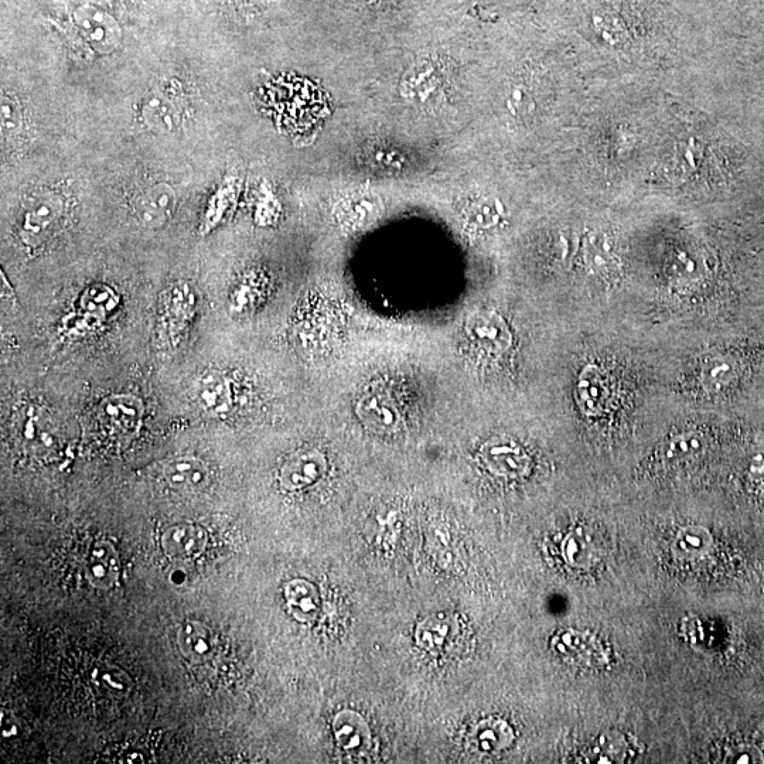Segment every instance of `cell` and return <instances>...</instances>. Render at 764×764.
<instances>
[{
    "label": "cell",
    "instance_id": "9",
    "mask_svg": "<svg viewBox=\"0 0 764 764\" xmlns=\"http://www.w3.org/2000/svg\"><path fill=\"white\" fill-rule=\"evenodd\" d=\"M482 457L491 472L506 477L527 473L530 459L520 446L510 442H491L484 446Z\"/></svg>",
    "mask_w": 764,
    "mask_h": 764
},
{
    "label": "cell",
    "instance_id": "15",
    "mask_svg": "<svg viewBox=\"0 0 764 764\" xmlns=\"http://www.w3.org/2000/svg\"><path fill=\"white\" fill-rule=\"evenodd\" d=\"M562 554L569 565L586 568L599 559L598 542L593 540L588 531L576 528L562 542Z\"/></svg>",
    "mask_w": 764,
    "mask_h": 764
},
{
    "label": "cell",
    "instance_id": "22",
    "mask_svg": "<svg viewBox=\"0 0 764 764\" xmlns=\"http://www.w3.org/2000/svg\"><path fill=\"white\" fill-rule=\"evenodd\" d=\"M143 115L148 118L150 124L158 128H172L177 119L175 107L162 95H153L149 98L143 108Z\"/></svg>",
    "mask_w": 764,
    "mask_h": 764
},
{
    "label": "cell",
    "instance_id": "11",
    "mask_svg": "<svg viewBox=\"0 0 764 764\" xmlns=\"http://www.w3.org/2000/svg\"><path fill=\"white\" fill-rule=\"evenodd\" d=\"M289 612L300 623L315 622L320 612V593L312 582L298 578L285 588Z\"/></svg>",
    "mask_w": 764,
    "mask_h": 764
},
{
    "label": "cell",
    "instance_id": "19",
    "mask_svg": "<svg viewBox=\"0 0 764 764\" xmlns=\"http://www.w3.org/2000/svg\"><path fill=\"white\" fill-rule=\"evenodd\" d=\"M380 211V201L371 194L357 193L347 197L344 204L346 223L351 225H364L370 223Z\"/></svg>",
    "mask_w": 764,
    "mask_h": 764
},
{
    "label": "cell",
    "instance_id": "4",
    "mask_svg": "<svg viewBox=\"0 0 764 764\" xmlns=\"http://www.w3.org/2000/svg\"><path fill=\"white\" fill-rule=\"evenodd\" d=\"M207 534L194 524H176L162 535V549L173 561H189L206 549Z\"/></svg>",
    "mask_w": 764,
    "mask_h": 764
},
{
    "label": "cell",
    "instance_id": "17",
    "mask_svg": "<svg viewBox=\"0 0 764 764\" xmlns=\"http://www.w3.org/2000/svg\"><path fill=\"white\" fill-rule=\"evenodd\" d=\"M513 739V729L501 719H484L474 729V740L483 752H500L508 748Z\"/></svg>",
    "mask_w": 764,
    "mask_h": 764
},
{
    "label": "cell",
    "instance_id": "13",
    "mask_svg": "<svg viewBox=\"0 0 764 764\" xmlns=\"http://www.w3.org/2000/svg\"><path fill=\"white\" fill-rule=\"evenodd\" d=\"M358 414L367 425L382 432H395L401 426V419L395 405L384 394H370L361 399Z\"/></svg>",
    "mask_w": 764,
    "mask_h": 764
},
{
    "label": "cell",
    "instance_id": "1",
    "mask_svg": "<svg viewBox=\"0 0 764 764\" xmlns=\"http://www.w3.org/2000/svg\"><path fill=\"white\" fill-rule=\"evenodd\" d=\"M467 334L477 346L493 354L504 353L511 346V332L506 320L499 313L480 310L469 316Z\"/></svg>",
    "mask_w": 764,
    "mask_h": 764
},
{
    "label": "cell",
    "instance_id": "14",
    "mask_svg": "<svg viewBox=\"0 0 764 764\" xmlns=\"http://www.w3.org/2000/svg\"><path fill=\"white\" fill-rule=\"evenodd\" d=\"M606 398V380L599 368L585 367L578 382V401L583 412L589 416L599 415L605 408Z\"/></svg>",
    "mask_w": 764,
    "mask_h": 764
},
{
    "label": "cell",
    "instance_id": "16",
    "mask_svg": "<svg viewBox=\"0 0 764 764\" xmlns=\"http://www.w3.org/2000/svg\"><path fill=\"white\" fill-rule=\"evenodd\" d=\"M739 375V366L732 357L714 356L705 361L701 367L702 387L706 391L721 392L731 387Z\"/></svg>",
    "mask_w": 764,
    "mask_h": 764
},
{
    "label": "cell",
    "instance_id": "26",
    "mask_svg": "<svg viewBox=\"0 0 764 764\" xmlns=\"http://www.w3.org/2000/svg\"><path fill=\"white\" fill-rule=\"evenodd\" d=\"M467 217H469L470 223L487 228L499 223L500 213L493 204L480 201V203H474L469 207Z\"/></svg>",
    "mask_w": 764,
    "mask_h": 764
},
{
    "label": "cell",
    "instance_id": "25",
    "mask_svg": "<svg viewBox=\"0 0 764 764\" xmlns=\"http://www.w3.org/2000/svg\"><path fill=\"white\" fill-rule=\"evenodd\" d=\"M708 541H711L708 532L699 527L685 528L677 538L678 549L690 555L702 554Z\"/></svg>",
    "mask_w": 764,
    "mask_h": 764
},
{
    "label": "cell",
    "instance_id": "12",
    "mask_svg": "<svg viewBox=\"0 0 764 764\" xmlns=\"http://www.w3.org/2000/svg\"><path fill=\"white\" fill-rule=\"evenodd\" d=\"M176 643L191 663H203L213 651L214 641L210 629L196 620H187L179 627Z\"/></svg>",
    "mask_w": 764,
    "mask_h": 764
},
{
    "label": "cell",
    "instance_id": "20",
    "mask_svg": "<svg viewBox=\"0 0 764 764\" xmlns=\"http://www.w3.org/2000/svg\"><path fill=\"white\" fill-rule=\"evenodd\" d=\"M552 643L564 656L585 658L586 661L598 658L596 644H590L588 637L582 636L581 633H561V636H558Z\"/></svg>",
    "mask_w": 764,
    "mask_h": 764
},
{
    "label": "cell",
    "instance_id": "21",
    "mask_svg": "<svg viewBox=\"0 0 764 764\" xmlns=\"http://www.w3.org/2000/svg\"><path fill=\"white\" fill-rule=\"evenodd\" d=\"M702 436L695 435V433H684V435L677 436L668 445L665 450V459L670 462H688L692 457L698 456L702 452Z\"/></svg>",
    "mask_w": 764,
    "mask_h": 764
},
{
    "label": "cell",
    "instance_id": "18",
    "mask_svg": "<svg viewBox=\"0 0 764 764\" xmlns=\"http://www.w3.org/2000/svg\"><path fill=\"white\" fill-rule=\"evenodd\" d=\"M92 681L102 691L115 697H124L132 688V681L129 675L121 668L114 665H105L92 671Z\"/></svg>",
    "mask_w": 764,
    "mask_h": 764
},
{
    "label": "cell",
    "instance_id": "23",
    "mask_svg": "<svg viewBox=\"0 0 764 764\" xmlns=\"http://www.w3.org/2000/svg\"><path fill=\"white\" fill-rule=\"evenodd\" d=\"M450 626L449 622H441L438 617L435 619H429L428 622L421 624L418 629L419 644L424 648L441 647L445 640L448 639V632Z\"/></svg>",
    "mask_w": 764,
    "mask_h": 764
},
{
    "label": "cell",
    "instance_id": "27",
    "mask_svg": "<svg viewBox=\"0 0 764 764\" xmlns=\"http://www.w3.org/2000/svg\"><path fill=\"white\" fill-rule=\"evenodd\" d=\"M19 107L15 101L10 100L9 97H3L2 100V125L3 129H16L19 126Z\"/></svg>",
    "mask_w": 764,
    "mask_h": 764
},
{
    "label": "cell",
    "instance_id": "7",
    "mask_svg": "<svg viewBox=\"0 0 764 764\" xmlns=\"http://www.w3.org/2000/svg\"><path fill=\"white\" fill-rule=\"evenodd\" d=\"M175 206L176 194L166 184H160L139 197L135 204V213L146 227L158 228L172 217Z\"/></svg>",
    "mask_w": 764,
    "mask_h": 764
},
{
    "label": "cell",
    "instance_id": "28",
    "mask_svg": "<svg viewBox=\"0 0 764 764\" xmlns=\"http://www.w3.org/2000/svg\"><path fill=\"white\" fill-rule=\"evenodd\" d=\"M228 3L244 15H257L268 6L269 0H228Z\"/></svg>",
    "mask_w": 764,
    "mask_h": 764
},
{
    "label": "cell",
    "instance_id": "24",
    "mask_svg": "<svg viewBox=\"0 0 764 764\" xmlns=\"http://www.w3.org/2000/svg\"><path fill=\"white\" fill-rule=\"evenodd\" d=\"M612 248L602 237L590 238L586 245V262L596 272L606 271L612 266Z\"/></svg>",
    "mask_w": 764,
    "mask_h": 764
},
{
    "label": "cell",
    "instance_id": "2",
    "mask_svg": "<svg viewBox=\"0 0 764 764\" xmlns=\"http://www.w3.org/2000/svg\"><path fill=\"white\" fill-rule=\"evenodd\" d=\"M327 470L326 457L319 450H302L286 460L279 472L283 489L298 491L312 486Z\"/></svg>",
    "mask_w": 764,
    "mask_h": 764
},
{
    "label": "cell",
    "instance_id": "3",
    "mask_svg": "<svg viewBox=\"0 0 764 764\" xmlns=\"http://www.w3.org/2000/svg\"><path fill=\"white\" fill-rule=\"evenodd\" d=\"M194 395L201 408L213 416H224L231 411L233 391L230 381L221 371L207 370L194 382Z\"/></svg>",
    "mask_w": 764,
    "mask_h": 764
},
{
    "label": "cell",
    "instance_id": "5",
    "mask_svg": "<svg viewBox=\"0 0 764 764\" xmlns=\"http://www.w3.org/2000/svg\"><path fill=\"white\" fill-rule=\"evenodd\" d=\"M63 206L57 197L42 196L27 208L23 217L22 234L27 242L42 241L59 223Z\"/></svg>",
    "mask_w": 764,
    "mask_h": 764
},
{
    "label": "cell",
    "instance_id": "10",
    "mask_svg": "<svg viewBox=\"0 0 764 764\" xmlns=\"http://www.w3.org/2000/svg\"><path fill=\"white\" fill-rule=\"evenodd\" d=\"M167 484L175 490H199L208 480V469L203 460L193 456H179L163 467Z\"/></svg>",
    "mask_w": 764,
    "mask_h": 764
},
{
    "label": "cell",
    "instance_id": "6",
    "mask_svg": "<svg viewBox=\"0 0 764 764\" xmlns=\"http://www.w3.org/2000/svg\"><path fill=\"white\" fill-rule=\"evenodd\" d=\"M85 576L98 589H111L117 583L119 555L111 542H94L85 562Z\"/></svg>",
    "mask_w": 764,
    "mask_h": 764
},
{
    "label": "cell",
    "instance_id": "8",
    "mask_svg": "<svg viewBox=\"0 0 764 764\" xmlns=\"http://www.w3.org/2000/svg\"><path fill=\"white\" fill-rule=\"evenodd\" d=\"M333 732L341 749L349 753H363L371 745V729L358 712L344 709L333 719Z\"/></svg>",
    "mask_w": 764,
    "mask_h": 764
}]
</instances>
